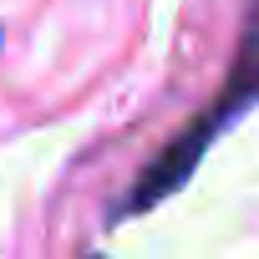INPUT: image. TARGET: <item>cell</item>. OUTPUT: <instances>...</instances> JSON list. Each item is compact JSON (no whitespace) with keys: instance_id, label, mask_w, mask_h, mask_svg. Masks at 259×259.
<instances>
[{"instance_id":"obj_1","label":"cell","mask_w":259,"mask_h":259,"mask_svg":"<svg viewBox=\"0 0 259 259\" xmlns=\"http://www.w3.org/2000/svg\"><path fill=\"white\" fill-rule=\"evenodd\" d=\"M254 102H259V0H249V21H244V36H239V51H234V61H229V76H224L219 97L183 127L178 138H168V148L143 168L138 188L127 193V203L117 208V219H122V213H143V208L163 203L168 193H178V188L193 178V168H198V158L208 153V143L224 133L234 117H244Z\"/></svg>"}]
</instances>
